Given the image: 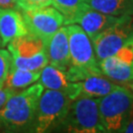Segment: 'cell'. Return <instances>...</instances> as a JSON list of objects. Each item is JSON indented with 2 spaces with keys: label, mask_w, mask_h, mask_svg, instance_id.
<instances>
[{
  "label": "cell",
  "mask_w": 133,
  "mask_h": 133,
  "mask_svg": "<svg viewBox=\"0 0 133 133\" xmlns=\"http://www.w3.org/2000/svg\"><path fill=\"white\" fill-rule=\"evenodd\" d=\"M28 33L27 25L19 10L0 7V37L2 39V46Z\"/></svg>",
  "instance_id": "cell-13"
},
{
  "label": "cell",
  "mask_w": 133,
  "mask_h": 133,
  "mask_svg": "<svg viewBox=\"0 0 133 133\" xmlns=\"http://www.w3.org/2000/svg\"><path fill=\"white\" fill-rule=\"evenodd\" d=\"M51 5L64 18V25L74 24L76 17L89 5L86 0H51Z\"/></svg>",
  "instance_id": "cell-17"
},
{
  "label": "cell",
  "mask_w": 133,
  "mask_h": 133,
  "mask_svg": "<svg viewBox=\"0 0 133 133\" xmlns=\"http://www.w3.org/2000/svg\"><path fill=\"white\" fill-rule=\"evenodd\" d=\"M70 65L65 71L70 82H79L94 75H103L88 35L77 24L67 25Z\"/></svg>",
  "instance_id": "cell-2"
},
{
  "label": "cell",
  "mask_w": 133,
  "mask_h": 133,
  "mask_svg": "<svg viewBox=\"0 0 133 133\" xmlns=\"http://www.w3.org/2000/svg\"><path fill=\"white\" fill-rule=\"evenodd\" d=\"M53 133H103L98 99L81 97L72 101L66 115Z\"/></svg>",
  "instance_id": "cell-5"
},
{
  "label": "cell",
  "mask_w": 133,
  "mask_h": 133,
  "mask_svg": "<svg viewBox=\"0 0 133 133\" xmlns=\"http://www.w3.org/2000/svg\"><path fill=\"white\" fill-rule=\"evenodd\" d=\"M45 46L46 43L43 39L31 33L11 41L7 44L11 54V65L30 71L41 72L48 64Z\"/></svg>",
  "instance_id": "cell-6"
},
{
  "label": "cell",
  "mask_w": 133,
  "mask_h": 133,
  "mask_svg": "<svg viewBox=\"0 0 133 133\" xmlns=\"http://www.w3.org/2000/svg\"><path fill=\"white\" fill-rule=\"evenodd\" d=\"M133 38V16L120 17L118 21L91 39L98 62L112 56Z\"/></svg>",
  "instance_id": "cell-7"
},
{
  "label": "cell",
  "mask_w": 133,
  "mask_h": 133,
  "mask_svg": "<svg viewBox=\"0 0 133 133\" xmlns=\"http://www.w3.org/2000/svg\"><path fill=\"white\" fill-rule=\"evenodd\" d=\"M39 73L41 72L30 71L11 65L7 78L5 80L4 87L16 93L19 90L26 89L27 87L38 81Z\"/></svg>",
  "instance_id": "cell-16"
},
{
  "label": "cell",
  "mask_w": 133,
  "mask_h": 133,
  "mask_svg": "<svg viewBox=\"0 0 133 133\" xmlns=\"http://www.w3.org/2000/svg\"><path fill=\"white\" fill-rule=\"evenodd\" d=\"M0 48H2V39H1V37H0Z\"/></svg>",
  "instance_id": "cell-24"
},
{
  "label": "cell",
  "mask_w": 133,
  "mask_h": 133,
  "mask_svg": "<svg viewBox=\"0 0 133 133\" xmlns=\"http://www.w3.org/2000/svg\"><path fill=\"white\" fill-rule=\"evenodd\" d=\"M119 18L120 17H114L98 12L88 6L77 16L74 24L78 25L88 35V37L93 39L98 35L115 24Z\"/></svg>",
  "instance_id": "cell-12"
},
{
  "label": "cell",
  "mask_w": 133,
  "mask_h": 133,
  "mask_svg": "<svg viewBox=\"0 0 133 133\" xmlns=\"http://www.w3.org/2000/svg\"><path fill=\"white\" fill-rule=\"evenodd\" d=\"M92 9L114 17L133 16V0H86Z\"/></svg>",
  "instance_id": "cell-14"
},
{
  "label": "cell",
  "mask_w": 133,
  "mask_h": 133,
  "mask_svg": "<svg viewBox=\"0 0 133 133\" xmlns=\"http://www.w3.org/2000/svg\"><path fill=\"white\" fill-rule=\"evenodd\" d=\"M119 86L104 75H94L79 82H72L66 94L71 101L81 97L100 99L117 89Z\"/></svg>",
  "instance_id": "cell-10"
},
{
  "label": "cell",
  "mask_w": 133,
  "mask_h": 133,
  "mask_svg": "<svg viewBox=\"0 0 133 133\" xmlns=\"http://www.w3.org/2000/svg\"><path fill=\"white\" fill-rule=\"evenodd\" d=\"M11 66V54L8 49L0 48V87H3Z\"/></svg>",
  "instance_id": "cell-19"
},
{
  "label": "cell",
  "mask_w": 133,
  "mask_h": 133,
  "mask_svg": "<svg viewBox=\"0 0 133 133\" xmlns=\"http://www.w3.org/2000/svg\"><path fill=\"white\" fill-rule=\"evenodd\" d=\"M102 74L120 84L133 82V38L112 56L98 62Z\"/></svg>",
  "instance_id": "cell-9"
},
{
  "label": "cell",
  "mask_w": 133,
  "mask_h": 133,
  "mask_svg": "<svg viewBox=\"0 0 133 133\" xmlns=\"http://www.w3.org/2000/svg\"><path fill=\"white\" fill-rule=\"evenodd\" d=\"M15 92H13L12 90H9L7 88L3 87H0V109L2 108V105L5 104V102L9 99L11 96L14 94Z\"/></svg>",
  "instance_id": "cell-20"
},
{
  "label": "cell",
  "mask_w": 133,
  "mask_h": 133,
  "mask_svg": "<svg viewBox=\"0 0 133 133\" xmlns=\"http://www.w3.org/2000/svg\"><path fill=\"white\" fill-rule=\"evenodd\" d=\"M48 64L62 71H66L70 65L69 43L66 26H62L51 36L46 43Z\"/></svg>",
  "instance_id": "cell-11"
},
{
  "label": "cell",
  "mask_w": 133,
  "mask_h": 133,
  "mask_svg": "<svg viewBox=\"0 0 133 133\" xmlns=\"http://www.w3.org/2000/svg\"><path fill=\"white\" fill-rule=\"evenodd\" d=\"M43 90L34 83L11 96L0 109V133H28Z\"/></svg>",
  "instance_id": "cell-1"
},
{
  "label": "cell",
  "mask_w": 133,
  "mask_h": 133,
  "mask_svg": "<svg viewBox=\"0 0 133 133\" xmlns=\"http://www.w3.org/2000/svg\"><path fill=\"white\" fill-rule=\"evenodd\" d=\"M98 109L103 133H122L133 115V93L119 86L98 99Z\"/></svg>",
  "instance_id": "cell-3"
},
{
  "label": "cell",
  "mask_w": 133,
  "mask_h": 133,
  "mask_svg": "<svg viewBox=\"0 0 133 133\" xmlns=\"http://www.w3.org/2000/svg\"><path fill=\"white\" fill-rule=\"evenodd\" d=\"M51 5V0H15V9L19 11L37 9Z\"/></svg>",
  "instance_id": "cell-18"
},
{
  "label": "cell",
  "mask_w": 133,
  "mask_h": 133,
  "mask_svg": "<svg viewBox=\"0 0 133 133\" xmlns=\"http://www.w3.org/2000/svg\"><path fill=\"white\" fill-rule=\"evenodd\" d=\"M29 33L33 34L46 43L53 34L64 26V18L54 7H42L37 9L20 11Z\"/></svg>",
  "instance_id": "cell-8"
},
{
  "label": "cell",
  "mask_w": 133,
  "mask_h": 133,
  "mask_svg": "<svg viewBox=\"0 0 133 133\" xmlns=\"http://www.w3.org/2000/svg\"><path fill=\"white\" fill-rule=\"evenodd\" d=\"M71 102L65 92L43 90L28 133H53L66 115Z\"/></svg>",
  "instance_id": "cell-4"
},
{
  "label": "cell",
  "mask_w": 133,
  "mask_h": 133,
  "mask_svg": "<svg viewBox=\"0 0 133 133\" xmlns=\"http://www.w3.org/2000/svg\"><path fill=\"white\" fill-rule=\"evenodd\" d=\"M128 89L133 93V82L132 83H130V84H128Z\"/></svg>",
  "instance_id": "cell-23"
},
{
  "label": "cell",
  "mask_w": 133,
  "mask_h": 133,
  "mask_svg": "<svg viewBox=\"0 0 133 133\" xmlns=\"http://www.w3.org/2000/svg\"><path fill=\"white\" fill-rule=\"evenodd\" d=\"M0 7L15 9V0H0Z\"/></svg>",
  "instance_id": "cell-21"
},
{
  "label": "cell",
  "mask_w": 133,
  "mask_h": 133,
  "mask_svg": "<svg viewBox=\"0 0 133 133\" xmlns=\"http://www.w3.org/2000/svg\"><path fill=\"white\" fill-rule=\"evenodd\" d=\"M38 80V83L48 90L61 91L65 93L69 90L72 83L67 79L65 71H62L50 64H46L41 70Z\"/></svg>",
  "instance_id": "cell-15"
},
{
  "label": "cell",
  "mask_w": 133,
  "mask_h": 133,
  "mask_svg": "<svg viewBox=\"0 0 133 133\" xmlns=\"http://www.w3.org/2000/svg\"><path fill=\"white\" fill-rule=\"evenodd\" d=\"M122 133H133V115L132 117L130 118L128 124L126 125V127H125V129L123 130Z\"/></svg>",
  "instance_id": "cell-22"
}]
</instances>
